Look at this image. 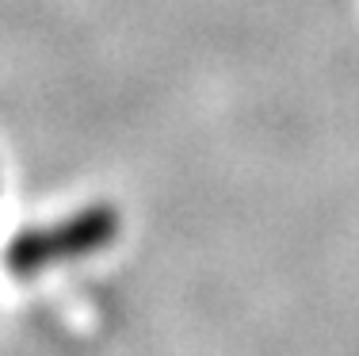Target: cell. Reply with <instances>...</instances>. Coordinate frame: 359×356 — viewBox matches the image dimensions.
Returning <instances> with one entry per match:
<instances>
[{"instance_id": "cell-1", "label": "cell", "mask_w": 359, "mask_h": 356, "mask_svg": "<svg viewBox=\"0 0 359 356\" xmlns=\"http://www.w3.org/2000/svg\"><path fill=\"white\" fill-rule=\"evenodd\" d=\"M118 230H123V215L115 203H81L62 218L20 226L4 245V268L12 279H39L54 268H69L100 257L118 242Z\"/></svg>"}]
</instances>
